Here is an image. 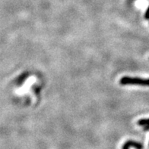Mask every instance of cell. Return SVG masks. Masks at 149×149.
<instances>
[{
  "label": "cell",
  "instance_id": "6da1fadb",
  "mask_svg": "<svg viewBox=\"0 0 149 149\" xmlns=\"http://www.w3.org/2000/svg\"><path fill=\"white\" fill-rule=\"evenodd\" d=\"M120 83L122 85H135L142 86H149V79H142L138 77H123L120 80Z\"/></svg>",
  "mask_w": 149,
  "mask_h": 149
},
{
  "label": "cell",
  "instance_id": "7a4b0ae2",
  "mask_svg": "<svg viewBox=\"0 0 149 149\" xmlns=\"http://www.w3.org/2000/svg\"><path fill=\"white\" fill-rule=\"evenodd\" d=\"M130 147L136 148V149H143L142 144L138 142H135V141L129 140L125 142V144L122 146V149H129Z\"/></svg>",
  "mask_w": 149,
  "mask_h": 149
},
{
  "label": "cell",
  "instance_id": "3957f363",
  "mask_svg": "<svg viewBox=\"0 0 149 149\" xmlns=\"http://www.w3.org/2000/svg\"><path fill=\"white\" fill-rule=\"evenodd\" d=\"M138 125L139 126H145L149 125V118L148 119H141L139 121H138Z\"/></svg>",
  "mask_w": 149,
  "mask_h": 149
},
{
  "label": "cell",
  "instance_id": "277c9868",
  "mask_svg": "<svg viewBox=\"0 0 149 149\" xmlns=\"http://www.w3.org/2000/svg\"><path fill=\"white\" fill-rule=\"evenodd\" d=\"M145 18L146 19V20H149V6L148 7L147 10H146V11H145Z\"/></svg>",
  "mask_w": 149,
  "mask_h": 149
},
{
  "label": "cell",
  "instance_id": "5b68a950",
  "mask_svg": "<svg viewBox=\"0 0 149 149\" xmlns=\"http://www.w3.org/2000/svg\"><path fill=\"white\" fill-rule=\"evenodd\" d=\"M144 130H145V131H148V130H149V125L145 126H144Z\"/></svg>",
  "mask_w": 149,
  "mask_h": 149
}]
</instances>
